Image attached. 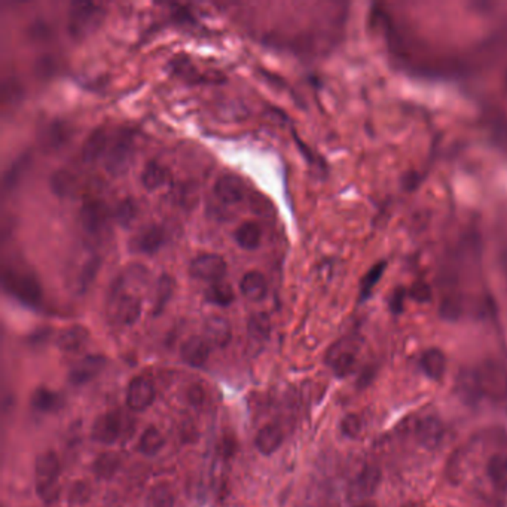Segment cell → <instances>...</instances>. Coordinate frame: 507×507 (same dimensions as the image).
Instances as JSON below:
<instances>
[{
  "mask_svg": "<svg viewBox=\"0 0 507 507\" xmlns=\"http://www.w3.org/2000/svg\"><path fill=\"white\" fill-rule=\"evenodd\" d=\"M2 285L11 297L27 306L36 308L42 304L44 293L33 273L18 270L16 266H5L2 271Z\"/></svg>",
  "mask_w": 507,
  "mask_h": 507,
  "instance_id": "1",
  "label": "cell"
},
{
  "mask_svg": "<svg viewBox=\"0 0 507 507\" xmlns=\"http://www.w3.org/2000/svg\"><path fill=\"white\" fill-rule=\"evenodd\" d=\"M36 475V492L40 500L52 504L59 500L60 496V461L59 457L52 451L42 453L35 463Z\"/></svg>",
  "mask_w": 507,
  "mask_h": 507,
  "instance_id": "2",
  "label": "cell"
},
{
  "mask_svg": "<svg viewBox=\"0 0 507 507\" xmlns=\"http://www.w3.org/2000/svg\"><path fill=\"white\" fill-rule=\"evenodd\" d=\"M106 11L102 5L91 2H76L70 5L67 32L70 37L80 40L93 33L102 24Z\"/></svg>",
  "mask_w": 507,
  "mask_h": 507,
  "instance_id": "3",
  "label": "cell"
},
{
  "mask_svg": "<svg viewBox=\"0 0 507 507\" xmlns=\"http://www.w3.org/2000/svg\"><path fill=\"white\" fill-rule=\"evenodd\" d=\"M475 372L482 398L492 402L507 400V368L503 363L487 360Z\"/></svg>",
  "mask_w": 507,
  "mask_h": 507,
  "instance_id": "4",
  "label": "cell"
},
{
  "mask_svg": "<svg viewBox=\"0 0 507 507\" xmlns=\"http://www.w3.org/2000/svg\"><path fill=\"white\" fill-rule=\"evenodd\" d=\"M134 157V138L130 131H121L115 142L107 149L105 157V168L114 176L124 174Z\"/></svg>",
  "mask_w": 507,
  "mask_h": 507,
  "instance_id": "5",
  "label": "cell"
},
{
  "mask_svg": "<svg viewBox=\"0 0 507 507\" xmlns=\"http://www.w3.org/2000/svg\"><path fill=\"white\" fill-rule=\"evenodd\" d=\"M227 261L215 253H205V255L196 256L189 266V274L196 278L208 281V283H216L222 281L227 274Z\"/></svg>",
  "mask_w": 507,
  "mask_h": 507,
  "instance_id": "6",
  "label": "cell"
},
{
  "mask_svg": "<svg viewBox=\"0 0 507 507\" xmlns=\"http://www.w3.org/2000/svg\"><path fill=\"white\" fill-rule=\"evenodd\" d=\"M155 400L153 383L146 376H136L126 388V406L134 412H143Z\"/></svg>",
  "mask_w": 507,
  "mask_h": 507,
  "instance_id": "7",
  "label": "cell"
},
{
  "mask_svg": "<svg viewBox=\"0 0 507 507\" xmlns=\"http://www.w3.org/2000/svg\"><path fill=\"white\" fill-rule=\"evenodd\" d=\"M109 211L102 201H87L79 210V222L82 229L90 235H98L107 223Z\"/></svg>",
  "mask_w": 507,
  "mask_h": 507,
  "instance_id": "8",
  "label": "cell"
},
{
  "mask_svg": "<svg viewBox=\"0 0 507 507\" xmlns=\"http://www.w3.org/2000/svg\"><path fill=\"white\" fill-rule=\"evenodd\" d=\"M122 422L118 412H107L98 417L91 429V439L102 445L115 443L121 436Z\"/></svg>",
  "mask_w": 507,
  "mask_h": 507,
  "instance_id": "9",
  "label": "cell"
},
{
  "mask_svg": "<svg viewBox=\"0 0 507 507\" xmlns=\"http://www.w3.org/2000/svg\"><path fill=\"white\" fill-rule=\"evenodd\" d=\"M165 243V231L158 225H150L140 229L130 241L131 251L142 253V255H153Z\"/></svg>",
  "mask_w": 507,
  "mask_h": 507,
  "instance_id": "10",
  "label": "cell"
},
{
  "mask_svg": "<svg viewBox=\"0 0 507 507\" xmlns=\"http://www.w3.org/2000/svg\"><path fill=\"white\" fill-rule=\"evenodd\" d=\"M415 439L419 445H422L427 449H434L439 446V443L443 439V424L439 418L436 417H424L421 418L415 424Z\"/></svg>",
  "mask_w": 507,
  "mask_h": 507,
  "instance_id": "11",
  "label": "cell"
},
{
  "mask_svg": "<svg viewBox=\"0 0 507 507\" xmlns=\"http://www.w3.org/2000/svg\"><path fill=\"white\" fill-rule=\"evenodd\" d=\"M210 344L205 338L191 336L180 347V357L191 368H203L210 357Z\"/></svg>",
  "mask_w": 507,
  "mask_h": 507,
  "instance_id": "12",
  "label": "cell"
},
{
  "mask_svg": "<svg viewBox=\"0 0 507 507\" xmlns=\"http://www.w3.org/2000/svg\"><path fill=\"white\" fill-rule=\"evenodd\" d=\"M106 366L103 356H87L80 359L68 374V381L73 386H82L90 383Z\"/></svg>",
  "mask_w": 507,
  "mask_h": 507,
  "instance_id": "13",
  "label": "cell"
},
{
  "mask_svg": "<svg viewBox=\"0 0 507 507\" xmlns=\"http://www.w3.org/2000/svg\"><path fill=\"white\" fill-rule=\"evenodd\" d=\"M205 340L210 345L216 348L228 347L232 340V328L228 318L222 316H211L205 320L204 325Z\"/></svg>",
  "mask_w": 507,
  "mask_h": 507,
  "instance_id": "14",
  "label": "cell"
},
{
  "mask_svg": "<svg viewBox=\"0 0 507 507\" xmlns=\"http://www.w3.org/2000/svg\"><path fill=\"white\" fill-rule=\"evenodd\" d=\"M215 193L217 198L225 204H238L244 198V186L243 181L237 176L223 174L217 179L215 185Z\"/></svg>",
  "mask_w": 507,
  "mask_h": 507,
  "instance_id": "15",
  "label": "cell"
},
{
  "mask_svg": "<svg viewBox=\"0 0 507 507\" xmlns=\"http://www.w3.org/2000/svg\"><path fill=\"white\" fill-rule=\"evenodd\" d=\"M239 292H241L246 299L251 302H259L266 297V293H268V283H266V278L262 273L249 271L243 275L241 281H239Z\"/></svg>",
  "mask_w": 507,
  "mask_h": 507,
  "instance_id": "16",
  "label": "cell"
},
{
  "mask_svg": "<svg viewBox=\"0 0 507 507\" xmlns=\"http://www.w3.org/2000/svg\"><path fill=\"white\" fill-rule=\"evenodd\" d=\"M90 340V330L80 325H73L63 329L57 336V347L64 353H72L85 347Z\"/></svg>",
  "mask_w": 507,
  "mask_h": 507,
  "instance_id": "17",
  "label": "cell"
},
{
  "mask_svg": "<svg viewBox=\"0 0 507 507\" xmlns=\"http://www.w3.org/2000/svg\"><path fill=\"white\" fill-rule=\"evenodd\" d=\"M285 441L283 430L275 424L263 426L255 438V446L262 455H273Z\"/></svg>",
  "mask_w": 507,
  "mask_h": 507,
  "instance_id": "18",
  "label": "cell"
},
{
  "mask_svg": "<svg viewBox=\"0 0 507 507\" xmlns=\"http://www.w3.org/2000/svg\"><path fill=\"white\" fill-rule=\"evenodd\" d=\"M107 148V134L105 129H94L80 148V158L83 162H94L103 155Z\"/></svg>",
  "mask_w": 507,
  "mask_h": 507,
  "instance_id": "19",
  "label": "cell"
},
{
  "mask_svg": "<svg viewBox=\"0 0 507 507\" xmlns=\"http://www.w3.org/2000/svg\"><path fill=\"white\" fill-rule=\"evenodd\" d=\"M70 136H72V130L68 124L64 121H55L47 126L42 143L47 150H59L67 145Z\"/></svg>",
  "mask_w": 507,
  "mask_h": 507,
  "instance_id": "20",
  "label": "cell"
},
{
  "mask_svg": "<svg viewBox=\"0 0 507 507\" xmlns=\"http://www.w3.org/2000/svg\"><path fill=\"white\" fill-rule=\"evenodd\" d=\"M421 368L433 381H439L446 371V357L439 348H429L421 357Z\"/></svg>",
  "mask_w": 507,
  "mask_h": 507,
  "instance_id": "21",
  "label": "cell"
},
{
  "mask_svg": "<svg viewBox=\"0 0 507 507\" xmlns=\"http://www.w3.org/2000/svg\"><path fill=\"white\" fill-rule=\"evenodd\" d=\"M76 177L68 170H66V168L55 170L49 176V189L55 196H59V198H68V196H72L76 192Z\"/></svg>",
  "mask_w": 507,
  "mask_h": 507,
  "instance_id": "22",
  "label": "cell"
},
{
  "mask_svg": "<svg viewBox=\"0 0 507 507\" xmlns=\"http://www.w3.org/2000/svg\"><path fill=\"white\" fill-rule=\"evenodd\" d=\"M383 481L381 469L376 466H366L356 479V491L359 496L371 497L378 491Z\"/></svg>",
  "mask_w": 507,
  "mask_h": 507,
  "instance_id": "23",
  "label": "cell"
},
{
  "mask_svg": "<svg viewBox=\"0 0 507 507\" xmlns=\"http://www.w3.org/2000/svg\"><path fill=\"white\" fill-rule=\"evenodd\" d=\"M457 391L460 394V398L470 405L476 403L479 399H482L481 390H479L477 386L475 369H464L460 372L457 378Z\"/></svg>",
  "mask_w": 507,
  "mask_h": 507,
  "instance_id": "24",
  "label": "cell"
},
{
  "mask_svg": "<svg viewBox=\"0 0 507 507\" xmlns=\"http://www.w3.org/2000/svg\"><path fill=\"white\" fill-rule=\"evenodd\" d=\"M235 241L244 250H255L261 246L262 231L256 222H244L235 231Z\"/></svg>",
  "mask_w": 507,
  "mask_h": 507,
  "instance_id": "25",
  "label": "cell"
},
{
  "mask_svg": "<svg viewBox=\"0 0 507 507\" xmlns=\"http://www.w3.org/2000/svg\"><path fill=\"white\" fill-rule=\"evenodd\" d=\"M170 179V172L168 168L158 161H150L146 164L145 170L142 173V185L148 191H157Z\"/></svg>",
  "mask_w": 507,
  "mask_h": 507,
  "instance_id": "26",
  "label": "cell"
},
{
  "mask_svg": "<svg viewBox=\"0 0 507 507\" xmlns=\"http://www.w3.org/2000/svg\"><path fill=\"white\" fill-rule=\"evenodd\" d=\"M487 475L494 488L499 491H507V455H492L487 464Z\"/></svg>",
  "mask_w": 507,
  "mask_h": 507,
  "instance_id": "27",
  "label": "cell"
},
{
  "mask_svg": "<svg viewBox=\"0 0 507 507\" xmlns=\"http://www.w3.org/2000/svg\"><path fill=\"white\" fill-rule=\"evenodd\" d=\"M328 362H329V364L332 366V369H333L335 375L340 376V378H344V376H347L351 371L354 369L356 356H354L353 353H351V351L333 347V348L329 351Z\"/></svg>",
  "mask_w": 507,
  "mask_h": 507,
  "instance_id": "28",
  "label": "cell"
},
{
  "mask_svg": "<svg viewBox=\"0 0 507 507\" xmlns=\"http://www.w3.org/2000/svg\"><path fill=\"white\" fill-rule=\"evenodd\" d=\"M165 445L164 434L157 427H149L140 436L137 451L146 457L157 455Z\"/></svg>",
  "mask_w": 507,
  "mask_h": 507,
  "instance_id": "29",
  "label": "cell"
},
{
  "mask_svg": "<svg viewBox=\"0 0 507 507\" xmlns=\"http://www.w3.org/2000/svg\"><path fill=\"white\" fill-rule=\"evenodd\" d=\"M247 332L253 341L265 342L271 333V318L266 313L251 314L247 321Z\"/></svg>",
  "mask_w": 507,
  "mask_h": 507,
  "instance_id": "30",
  "label": "cell"
},
{
  "mask_svg": "<svg viewBox=\"0 0 507 507\" xmlns=\"http://www.w3.org/2000/svg\"><path fill=\"white\" fill-rule=\"evenodd\" d=\"M173 292H174V280L168 274L161 275L157 281V287H155L153 314L162 313V309L165 308L168 301H170Z\"/></svg>",
  "mask_w": 507,
  "mask_h": 507,
  "instance_id": "31",
  "label": "cell"
},
{
  "mask_svg": "<svg viewBox=\"0 0 507 507\" xmlns=\"http://www.w3.org/2000/svg\"><path fill=\"white\" fill-rule=\"evenodd\" d=\"M234 298L235 294L232 286L229 283H225V281H216V283H211L205 289V299L219 306H227L232 304Z\"/></svg>",
  "mask_w": 507,
  "mask_h": 507,
  "instance_id": "32",
  "label": "cell"
},
{
  "mask_svg": "<svg viewBox=\"0 0 507 507\" xmlns=\"http://www.w3.org/2000/svg\"><path fill=\"white\" fill-rule=\"evenodd\" d=\"M30 164V155L29 153H23L21 157H18L16 161L11 164V167L8 168V172L4 176V191L9 192L13 188L18 185V181L21 180L24 172L29 168Z\"/></svg>",
  "mask_w": 507,
  "mask_h": 507,
  "instance_id": "33",
  "label": "cell"
},
{
  "mask_svg": "<svg viewBox=\"0 0 507 507\" xmlns=\"http://www.w3.org/2000/svg\"><path fill=\"white\" fill-rule=\"evenodd\" d=\"M148 503L149 507H174L176 499L172 487L164 482L155 485L149 492Z\"/></svg>",
  "mask_w": 507,
  "mask_h": 507,
  "instance_id": "34",
  "label": "cell"
},
{
  "mask_svg": "<svg viewBox=\"0 0 507 507\" xmlns=\"http://www.w3.org/2000/svg\"><path fill=\"white\" fill-rule=\"evenodd\" d=\"M60 398L48 388H37L32 396V406L39 412H49L57 410Z\"/></svg>",
  "mask_w": 507,
  "mask_h": 507,
  "instance_id": "35",
  "label": "cell"
},
{
  "mask_svg": "<svg viewBox=\"0 0 507 507\" xmlns=\"http://www.w3.org/2000/svg\"><path fill=\"white\" fill-rule=\"evenodd\" d=\"M119 455L115 453H105L100 457L97 458L95 464H94V473L102 477V479H109L117 473V470L119 469Z\"/></svg>",
  "mask_w": 507,
  "mask_h": 507,
  "instance_id": "36",
  "label": "cell"
},
{
  "mask_svg": "<svg viewBox=\"0 0 507 507\" xmlns=\"http://www.w3.org/2000/svg\"><path fill=\"white\" fill-rule=\"evenodd\" d=\"M23 97V87L16 78H8L2 82V90H0V100H2V107L6 109L8 106L16 105L21 100Z\"/></svg>",
  "mask_w": 507,
  "mask_h": 507,
  "instance_id": "37",
  "label": "cell"
},
{
  "mask_svg": "<svg viewBox=\"0 0 507 507\" xmlns=\"http://www.w3.org/2000/svg\"><path fill=\"white\" fill-rule=\"evenodd\" d=\"M138 213V208L134 200L125 198L118 203L115 208V220L121 225L122 228H129L130 225L136 220Z\"/></svg>",
  "mask_w": 507,
  "mask_h": 507,
  "instance_id": "38",
  "label": "cell"
},
{
  "mask_svg": "<svg viewBox=\"0 0 507 507\" xmlns=\"http://www.w3.org/2000/svg\"><path fill=\"white\" fill-rule=\"evenodd\" d=\"M384 270H386V262H379V263L374 265L372 268L368 271V274L364 275V278L362 281V287H360V298L362 299L369 298V294L374 290V287L376 286L379 278L383 277Z\"/></svg>",
  "mask_w": 507,
  "mask_h": 507,
  "instance_id": "39",
  "label": "cell"
},
{
  "mask_svg": "<svg viewBox=\"0 0 507 507\" xmlns=\"http://www.w3.org/2000/svg\"><path fill=\"white\" fill-rule=\"evenodd\" d=\"M97 268H98V259H95V258L88 259L87 263L82 266V270L76 280V287H78L79 293H83L90 287V285L94 280V275L97 274Z\"/></svg>",
  "mask_w": 507,
  "mask_h": 507,
  "instance_id": "40",
  "label": "cell"
},
{
  "mask_svg": "<svg viewBox=\"0 0 507 507\" xmlns=\"http://www.w3.org/2000/svg\"><path fill=\"white\" fill-rule=\"evenodd\" d=\"M362 427H363V421L356 414H348L341 421V433L348 439L359 438V434L362 433Z\"/></svg>",
  "mask_w": 507,
  "mask_h": 507,
  "instance_id": "41",
  "label": "cell"
},
{
  "mask_svg": "<svg viewBox=\"0 0 507 507\" xmlns=\"http://www.w3.org/2000/svg\"><path fill=\"white\" fill-rule=\"evenodd\" d=\"M90 497H91V488L83 481H78L73 485V488L70 489V501H73L75 504L85 503Z\"/></svg>",
  "mask_w": 507,
  "mask_h": 507,
  "instance_id": "42",
  "label": "cell"
},
{
  "mask_svg": "<svg viewBox=\"0 0 507 507\" xmlns=\"http://www.w3.org/2000/svg\"><path fill=\"white\" fill-rule=\"evenodd\" d=\"M55 72V60L51 55H44V57L37 59L35 64V73L40 78H49Z\"/></svg>",
  "mask_w": 507,
  "mask_h": 507,
  "instance_id": "43",
  "label": "cell"
},
{
  "mask_svg": "<svg viewBox=\"0 0 507 507\" xmlns=\"http://www.w3.org/2000/svg\"><path fill=\"white\" fill-rule=\"evenodd\" d=\"M205 400V390L203 386L195 384L188 390V402L192 406H201Z\"/></svg>",
  "mask_w": 507,
  "mask_h": 507,
  "instance_id": "44",
  "label": "cell"
},
{
  "mask_svg": "<svg viewBox=\"0 0 507 507\" xmlns=\"http://www.w3.org/2000/svg\"><path fill=\"white\" fill-rule=\"evenodd\" d=\"M30 37L35 40H47L51 37V30L49 25H47L45 23H35L30 29Z\"/></svg>",
  "mask_w": 507,
  "mask_h": 507,
  "instance_id": "45",
  "label": "cell"
},
{
  "mask_svg": "<svg viewBox=\"0 0 507 507\" xmlns=\"http://www.w3.org/2000/svg\"><path fill=\"white\" fill-rule=\"evenodd\" d=\"M390 305H391V309L394 313L402 311V306H403V292L402 290L396 292V294H394V297L391 298Z\"/></svg>",
  "mask_w": 507,
  "mask_h": 507,
  "instance_id": "46",
  "label": "cell"
},
{
  "mask_svg": "<svg viewBox=\"0 0 507 507\" xmlns=\"http://www.w3.org/2000/svg\"><path fill=\"white\" fill-rule=\"evenodd\" d=\"M354 507H376V504H375V503H372V501H363V503L356 504Z\"/></svg>",
  "mask_w": 507,
  "mask_h": 507,
  "instance_id": "47",
  "label": "cell"
}]
</instances>
